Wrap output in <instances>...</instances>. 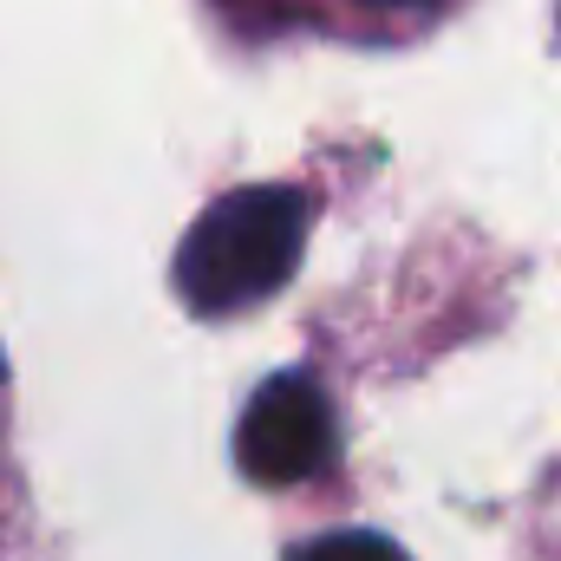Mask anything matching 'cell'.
Returning <instances> with one entry per match:
<instances>
[{
    "mask_svg": "<svg viewBox=\"0 0 561 561\" xmlns=\"http://www.w3.org/2000/svg\"><path fill=\"white\" fill-rule=\"evenodd\" d=\"M307 249V196L294 183H249L216 196L183 236L170 280L196 313H242L280 294Z\"/></svg>",
    "mask_w": 561,
    "mask_h": 561,
    "instance_id": "1",
    "label": "cell"
},
{
    "mask_svg": "<svg viewBox=\"0 0 561 561\" xmlns=\"http://www.w3.org/2000/svg\"><path fill=\"white\" fill-rule=\"evenodd\" d=\"M333 457V412L307 373H275L255 386L236 424V463L249 483H307Z\"/></svg>",
    "mask_w": 561,
    "mask_h": 561,
    "instance_id": "2",
    "label": "cell"
},
{
    "mask_svg": "<svg viewBox=\"0 0 561 561\" xmlns=\"http://www.w3.org/2000/svg\"><path fill=\"white\" fill-rule=\"evenodd\" d=\"M287 561H412L392 536H379V529H340V536H313V542H300Z\"/></svg>",
    "mask_w": 561,
    "mask_h": 561,
    "instance_id": "3",
    "label": "cell"
},
{
    "mask_svg": "<svg viewBox=\"0 0 561 561\" xmlns=\"http://www.w3.org/2000/svg\"><path fill=\"white\" fill-rule=\"evenodd\" d=\"M0 373H7V359H0Z\"/></svg>",
    "mask_w": 561,
    "mask_h": 561,
    "instance_id": "5",
    "label": "cell"
},
{
    "mask_svg": "<svg viewBox=\"0 0 561 561\" xmlns=\"http://www.w3.org/2000/svg\"><path fill=\"white\" fill-rule=\"evenodd\" d=\"M379 7H405V0H379Z\"/></svg>",
    "mask_w": 561,
    "mask_h": 561,
    "instance_id": "4",
    "label": "cell"
}]
</instances>
